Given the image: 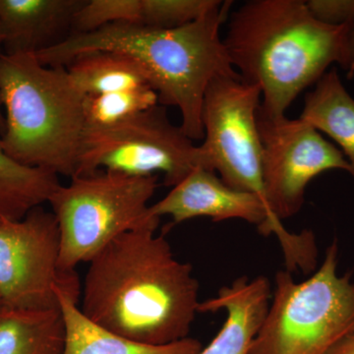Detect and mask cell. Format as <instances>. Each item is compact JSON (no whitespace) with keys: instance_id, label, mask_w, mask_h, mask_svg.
I'll return each mask as SVG.
<instances>
[{"instance_id":"6da1fadb","label":"cell","mask_w":354,"mask_h":354,"mask_svg":"<svg viewBox=\"0 0 354 354\" xmlns=\"http://www.w3.org/2000/svg\"><path fill=\"white\" fill-rule=\"evenodd\" d=\"M158 225L125 232L90 261L80 310L92 322L142 344L186 339L199 308V283L176 259Z\"/></svg>"},{"instance_id":"7a4b0ae2","label":"cell","mask_w":354,"mask_h":354,"mask_svg":"<svg viewBox=\"0 0 354 354\" xmlns=\"http://www.w3.org/2000/svg\"><path fill=\"white\" fill-rule=\"evenodd\" d=\"M351 29L319 22L304 0H251L232 13L223 41L242 80L260 88V113L279 118L333 64L346 68Z\"/></svg>"},{"instance_id":"3957f363","label":"cell","mask_w":354,"mask_h":354,"mask_svg":"<svg viewBox=\"0 0 354 354\" xmlns=\"http://www.w3.org/2000/svg\"><path fill=\"white\" fill-rule=\"evenodd\" d=\"M232 1H223L201 18L183 27L160 29L118 23L95 32L71 34L36 53L46 66H66L74 58L97 50L125 53L148 73L165 106H176L181 129L192 141L203 140L201 113L205 93L218 77L239 76L221 37Z\"/></svg>"},{"instance_id":"277c9868","label":"cell","mask_w":354,"mask_h":354,"mask_svg":"<svg viewBox=\"0 0 354 354\" xmlns=\"http://www.w3.org/2000/svg\"><path fill=\"white\" fill-rule=\"evenodd\" d=\"M85 95L66 67L46 66L34 53L0 55V102L9 157L57 176L76 174L86 122Z\"/></svg>"},{"instance_id":"5b68a950","label":"cell","mask_w":354,"mask_h":354,"mask_svg":"<svg viewBox=\"0 0 354 354\" xmlns=\"http://www.w3.org/2000/svg\"><path fill=\"white\" fill-rule=\"evenodd\" d=\"M263 146L262 178L269 223L262 234L276 235L286 269L306 272L317 263L315 236L308 230L292 234L281 221L297 215L312 179L329 171L349 174V165L339 148L300 120L270 118L258 113Z\"/></svg>"},{"instance_id":"8992f818","label":"cell","mask_w":354,"mask_h":354,"mask_svg":"<svg viewBox=\"0 0 354 354\" xmlns=\"http://www.w3.org/2000/svg\"><path fill=\"white\" fill-rule=\"evenodd\" d=\"M156 176H135L97 171L71 177L53 193L48 204L60 234V268L75 272L125 232L158 225L149 203L157 190Z\"/></svg>"},{"instance_id":"52a82bcc","label":"cell","mask_w":354,"mask_h":354,"mask_svg":"<svg viewBox=\"0 0 354 354\" xmlns=\"http://www.w3.org/2000/svg\"><path fill=\"white\" fill-rule=\"evenodd\" d=\"M337 242L318 271L297 281L291 272L276 276V288L250 354H325L354 333V283L337 274Z\"/></svg>"},{"instance_id":"ba28073f","label":"cell","mask_w":354,"mask_h":354,"mask_svg":"<svg viewBox=\"0 0 354 354\" xmlns=\"http://www.w3.org/2000/svg\"><path fill=\"white\" fill-rule=\"evenodd\" d=\"M200 165L198 146L172 124L158 104L106 127H85L75 176L111 171L128 176L164 174L174 187Z\"/></svg>"},{"instance_id":"9c48e42d","label":"cell","mask_w":354,"mask_h":354,"mask_svg":"<svg viewBox=\"0 0 354 354\" xmlns=\"http://www.w3.org/2000/svg\"><path fill=\"white\" fill-rule=\"evenodd\" d=\"M261 102L260 88L241 76L212 81L202 104L204 141L198 153L203 169L218 171L221 180L234 189L257 195L266 207L258 124Z\"/></svg>"},{"instance_id":"30bf717a","label":"cell","mask_w":354,"mask_h":354,"mask_svg":"<svg viewBox=\"0 0 354 354\" xmlns=\"http://www.w3.org/2000/svg\"><path fill=\"white\" fill-rule=\"evenodd\" d=\"M59 257V228L53 212L41 206L22 220H0V305L57 309L58 288L81 297L78 274L64 272Z\"/></svg>"},{"instance_id":"8fae6325","label":"cell","mask_w":354,"mask_h":354,"mask_svg":"<svg viewBox=\"0 0 354 354\" xmlns=\"http://www.w3.org/2000/svg\"><path fill=\"white\" fill-rule=\"evenodd\" d=\"M153 216H169L174 225L195 218L221 221L239 218L253 223L259 232L269 220L264 203L252 193L227 185L215 171L196 167L172 187L160 201L151 205Z\"/></svg>"},{"instance_id":"7c38bea8","label":"cell","mask_w":354,"mask_h":354,"mask_svg":"<svg viewBox=\"0 0 354 354\" xmlns=\"http://www.w3.org/2000/svg\"><path fill=\"white\" fill-rule=\"evenodd\" d=\"M85 0H0L2 53H36L72 32L74 16Z\"/></svg>"},{"instance_id":"4fadbf2b","label":"cell","mask_w":354,"mask_h":354,"mask_svg":"<svg viewBox=\"0 0 354 354\" xmlns=\"http://www.w3.org/2000/svg\"><path fill=\"white\" fill-rule=\"evenodd\" d=\"M271 297V286L265 277L252 281L242 277L221 288L215 297L200 302L198 312L225 310L227 319L213 341L198 354H250Z\"/></svg>"},{"instance_id":"5bb4252c","label":"cell","mask_w":354,"mask_h":354,"mask_svg":"<svg viewBox=\"0 0 354 354\" xmlns=\"http://www.w3.org/2000/svg\"><path fill=\"white\" fill-rule=\"evenodd\" d=\"M65 328L62 354H198L201 342L186 337L162 346L142 344L104 329L84 315L80 297L62 288L57 290Z\"/></svg>"},{"instance_id":"9a60e30c","label":"cell","mask_w":354,"mask_h":354,"mask_svg":"<svg viewBox=\"0 0 354 354\" xmlns=\"http://www.w3.org/2000/svg\"><path fill=\"white\" fill-rule=\"evenodd\" d=\"M300 120L324 132L341 148L354 179V99L337 69L328 70L305 95Z\"/></svg>"},{"instance_id":"2e32d148","label":"cell","mask_w":354,"mask_h":354,"mask_svg":"<svg viewBox=\"0 0 354 354\" xmlns=\"http://www.w3.org/2000/svg\"><path fill=\"white\" fill-rule=\"evenodd\" d=\"M64 339L60 308L22 310L0 305V354H62Z\"/></svg>"},{"instance_id":"e0dca14e","label":"cell","mask_w":354,"mask_h":354,"mask_svg":"<svg viewBox=\"0 0 354 354\" xmlns=\"http://www.w3.org/2000/svg\"><path fill=\"white\" fill-rule=\"evenodd\" d=\"M65 67L72 82L84 95L152 86L144 67L130 55L118 51L84 53Z\"/></svg>"},{"instance_id":"ac0fdd59","label":"cell","mask_w":354,"mask_h":354,"mask_svg":"<svg viewBox=\"0 0 354 354\" xmlns=\"http://www.w3.org/2000/svg\"><path fill=\"white\" fill-rule=\"evenodd\" d=\"M59 185L57 174L26 167L9 157L0 141V220H22L48 203Z\"/></svg>"},{"instance_id":"d6986e66","label":"cell","mask_w":354,"mask_h":354,"mask_svg":"<svg viewBox=\"0 0 354 354\" xmlns=\"http://www.w3.org/2000/svg\"><path fill=\"white\" fill-rule=\"evenodd\" d=\"M158 104V93L152 86L85 95L84 116L86 127H111Z\"/></svg>"},{"instance_id":"ffe728a7","label":"cell","mask_w":354,"mask_h":354,"mask_svg":"<svg viewBox=\"0 0 354 354\" xmlns=\"http://www.w3.org/2000/svg\"><path fill=\"white\" fill-rule=\"evenodd\" d=\"M220 0H141L139 25L160 29L183 27L220 6Z\"/></svg>"},{"instance_id":"44dd1931","label":"cell","mask_w":354,"mask_h":354,"mask_svg":"<svg viewBox=\"0 0 354 354\" xmlns=\"http://www.w3.org/2000/svg\"><path fill=\"white\" fill-rule=\"evenodd\" d=\"M141 0H90L74 16L71 34H86L106 26L140 24Z\"/></svg>"},{"instance_id":"7402d4cb","label":"cell","mask_w":354,"mask_h":354,"mask_svg":"<svg viewBox=\"0 0 354 354\" xmlns=\"http://www.w3.org/2000/svg\"><path fill=\"white\" fill-rule=\"evenodd\" d=\"M307 8L319 22L328 26H354V0H308Z\"/></svg>"},{"instance_id":"603a6c76","label":"cell","mask_w":354,"mask_h":354,"mask_svg":"<svg viewBox=\"0 0 354 354\" xmlns=\"http://www.w3.org/2000/svg\"><path fill=\"white\" fill-rule=\"evenodd\" d=\"M325 354H354V333L335 342Z\"/></svg>"},{"instance_id":"cb8c5ba5","label":"cell","mask_w":354,"mask_h":354,"mask_svg":"<svg viewBox=\"0 0 354 354\" xmlns=\"http://www.w3.org/2000/svg\"><path fill=\"white\" fill-rule=\"evenodd\" d=\"M348 78L354 77V26L349 32L348 41V60H346V68Z\"/></svg>"},{"instance_id":"d4e9b609","label":"cell","mask_w":354,"mask_h":354,"mask_svg":"<svg viewBox=\"0 0 354 354\" xmlns=\"http://www.w3.org/2000/svg\"><path fill=\"white\" fill-rule=\"evenodd\" d=\"M2 55V37L0 32V55ZM4 130H6V120H4V113L2 111L1 102H0V137L3 135Z\"/></svg>"}]
</instances>
